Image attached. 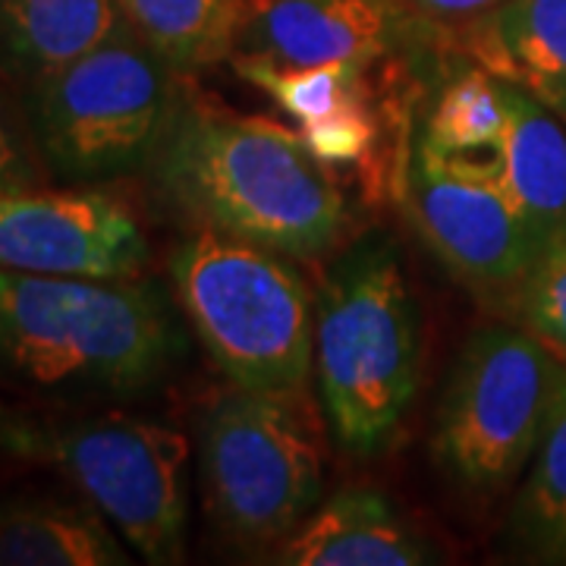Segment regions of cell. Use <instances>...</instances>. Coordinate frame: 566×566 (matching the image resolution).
<instances>
[{
  "mask_svg": "<svg viewBox=\"0 0 566 566\" xmlns=\"http://www.w3.org/2000/svg\"><path fill=\"white\" fill-rule=\"evenodd\" d=\"M506 126L491 151L457 155L479 167L547 243L566 223V123L528 92L504 82Z\"/></svg>",
  "mask_w": 566,
  "mask_h": 566,
  "instance_id": "obj_14",
  "label": "cell"
},
{
  "mask_svg": "<svg viewBox=\"0 0 566 566\" xmlns=\"http://www.w3.org/2000/svg\"><path fill=\"white\" fill-rule=\"evenodd\" d=\"M233 70L290 114L308 151L327 167H363L381 145V111L365 63L283 66L230 57Z\"/></svg>",
  "mask_w": 566,
  "mask_h": 566,
  "instance_id": "obj_12",
  "label": "cell"
},
{
  "mask_svg": "<svg viewBox=\"0 0 566 566\" xmlns=\"http://www.w3.org/2000/svg\"><path fill=\"white\" fill-rule=\"evenodd\" d=\"M32 180L29 177V161L22 155V145L13 133V126L7 123L0 111V182H20Z\"/></svg>",
  "mask_w": 566,
  "mask_h": 566,
  "instance_id": "obj_23",
  "label": "cell"
},
{
  "mask_svg": "<svg viewBox=\"0 0 566 566\" xmlns=\"http://www.w3.org/2000/svg\"><path fill=\"white\" fill-rule=\"evenodd\" d=\"M180 312L230 385L303 397L315 303L286 255L202 227L170 255Z\"/></svg>",
  "mask_w": 566,
  "mask_h": 566,
  "instance_id": "obj_4",
  "label": "cell"
},
{
  "mask_svg": "<svg viewBox=\"0 0 566 566\" xmlns=\"http://www.w3.org/2000/svg\"><path fill=\"white\" fill-rule=\"evenodd\" d=\"M406 205L444 268L479 296H510L545 243L504 189L479 167L441 158L416 139L406 167Z\"/></svg>",
  "mask_w": 566,
  "mask_h": 566,
  "instance_id": "obj_9",
  "label": "cell"
},
{
  "mask_svg": "<svg viewBox=\"0 0 566 566\" xmlns=\"http://www.w3.org/2000/svg\"><path fill=\"white\" fill-rule=\"evenodd\" d=\"M450 44L566 123V0H501L460 22Z\"/></svg>",
  "mask_w": 566,
  "mask_h": 566,
  "instance_id": "obj_13",
  "label": "cell"
},
{
  "mask_svg": "<svg viewBox=\"0 0 566 566\" xmlns=\"http://www.w3.org/2000/svg\"><path fill=\"white\" fill-rule=\"evenodd\" d=\"M497 3L501 0H400L406 13L416 17L422 25H460Z\"/></svg>",
  "mask_w": 566,
  "mask_h": 566,
  "instance_id": "obj_22",
  "label": "cell"
},
{
  "mask_svg": "<svg viewBox=\"0 0 566 566\" xmlns=\"http://www.w3.org/2000/svg\"><path fill=\"white\" fill-rule=\"evenodd\" d=\"M148 255L136 214L95 186L0 182V271L139 277Z\"/></svg>",
  "mask_w": 566,
  "mask_h": 566,
  "instance_id": "obj_10",
  "label": "cell"
},
{
  "mask_svg": "<svg viewBox=\"0 0 566 566\" xmlns=\"http://www.w3.org/2000/svg\"><path fill=\"white\" fill-rule=\"evenodd\" d=\"M419 25L400 0H249L233 57L283 66L365 63L400 51Z\"/></svg>",
  "mask_w": 566,
  "mask_h": 566,
  "instance_id": "obj_11",
  "label": "cell"
},
{
  "mask_svg": "<svg viewBox=\"0 0 566 566\" xmlns=\"http://www.w3.org/2000/svg\"><path fill=\"white\" fill-rule=\"evenodd\" d=\"M186 353L158 283L0 271V378L44 394L136 397Z\"/></svg>",
  "mask_w": 566,
  "mask_h": 566,
  "instance_id": "obj_2",
  "label": "cell"
},
{
  "mask_svg": "<svg viewBox=\"0 0 566 566\" xmlns=\"http://www.w3.org/2000/svg\"><path fill=\"white\" fill-rule=\"evenodd\" d=\"M434 551L378 491L346 488L315 506L274 551L283 566H419Z\"/></svg>",
  "mask_w": 566,
  "mask_h": 566,
  "instance_id": "obj_15",
  "label": "cell"
},
{
  "mask_svg": "<svg viewBox=\"0 0 566 566\" xmlns=\"http://www.w3.org/2000/svg\"><path fill=\"white\" fill-rule=\"evenodd\" d=\"M0 447L54 465L145 564H180L189 532V441L145 416L35 419L0 406Z\"/></svg>",
  "mask_w": 566,
  "mask_h": 566,
  "instance_id": "obj_5",
  "label": "cell"
},
{
  "mask_svg": "<svg viewBox=\"0 0 566 566\" xmlns=\"http://www.w3.org/2000/svg\"><path fill=\"white\" fill-rule=\"evenodd\" d=\"M504 126V82L482 66H469L463 76H453L441 88L416 139L441 158L479 155L501 142Z\"/></svg>",
  "mask_w": 566,
  "mask_h": 566,
  "instance_id": "obj_20",
  "label": "cell"
},
{
  "mask_svg": "<svg viewBox=\"0 0 566 566\" xmlns=\"http://www.w3.org/2000/svg\"><path fill=\"white\" fill-rule=\"evenodd\" d=\"M199 479L223 538L274 554L322 501V447L300 397L218 394L199 419Z\"/></svg>",
  "mask_w": 566,
  "mask_h": 566,
  "instance_id": "obj_6",
  "label": "cell"
},
{
  "mask_svg": "<svg viewBox=\"0 0 566 566\" xmlns=\"http://www.w3.org/2000/svg\"><path fill=\"white\" fill-rule=\"evenodd\" d=\"M164 202L237 240L315 259L344 243L349 208L334 167L277 120L237 114L180 85L142 167Z\"/></svg>",
  "mask_w": 566,
  "mask_h": 566,
  "instance_id": "obj_1",
  "label": "cell"
},
{
  "mask_svg": "<svg viewBox=\"0 0 566 566\" xmlns=\"http://www.w3.org/2000/svg\"><path fill=\"white\" fill-rule=\"evenodd\" d=\"M129 551L88 501L17 497L0 504V566H126Z\"/></svg>",
  "mask_w": 566,
  "mask_h": 566,
  "instance_id": "obj_17",
  "label": "cell"
},
{
  "mask_svg": "<svg viewBox=\"0 0 566 566\" xmlns=\"http://www.w3.org/2000/svg\"><path fill=\"white\" fill-rule=\"evenodd\" d=\"M510 538L528 560L566 564V365L526 482L510 510Z\"/></svg>",
  "mask_w": 566,
  "mask_h": 566,
  "instance_id": "obj_19",
  "label": "cell"
},
{
  "mask_svg": "<svg viewBox=\"0 0 566 566\" xmlns=\"http://www.w3.org/2000/svg\"><path fill=\"white\" fill-rule=\"evenodd\" d=\"M564 356L528 327L494 324L463 346L434 419L431 453L457 488L497 497L542 441Z\"/></svg>",
  "mask_w": 566,
  "mask_h": 566,
  "instance_id": "obj_8",
  "label": "cell"
},
{
  "mask_svg": "<svg viewBox=\"0 0 566 566\" xmlns=\"http://www.w3.org/2000/svg\"><path fill=\"white\" fill-rule=\"evenodd\" d=\"M513 303L523 327L566 359V223L538 252Z\"/></svg>",
  "mask_w": 566,
  "mask_h": 566,
  "instance_id": "obj_21",
  "label": "cell"
},
{
  "mask_svg": "<svg viewBox=\"0 0 566 566\" xmlns=\"http://www.w3.org/2000/svg\"><path fill=\"white\" fill-rule=\"evenodd\" d=\"M126 25L174 73L230 61L249 0H117Z\"/></svg>",
  "mask_w": 566,
  "mask_h": 566,
  "instance_id": "obj_18",
  "label": "cell"
},
{
  "mask_svg": "<svg viewBox=\"0 0 566 566\" xmlns=\"http://www.w3.org/2000/svg\"><path fill=\"white\" fill-rule=\"evenodd\" d=\"M123 22L117 0H0V70L32 88Z\"/></svg>",
  "mask_w": 566,
  "mask_h": 566,
  "instance_id": "obj_16",
  "label": "cell"
},
{
  "mask_svg": "<svg viewBox=\"0 0 566 566\" xmlns=\"http://www.w3.org/2000/svg\"><path fill=\"white\" fill-rule=\"evenodd\" d=\"M315 378L337 441L356 457L385 450L419 387V305L394 240L331 268L315 300Z\"/></svg>",
  "mask_w": 566,
  "mask_h": 566,
  "instance_id": "obj_3",
  "label": "cell"
},
{
  "mask_svg": "<svg viewBox=\"0 0 566 566\" xmlns=\"http://www.w3.org/2000/svg\"><path fill=\"white\" fill-rule=\"evenodd\" d=\"M177 76L123 22L111 39L35 82L32 136L51 174L88 186L142 170L174 111Z\"/></svg>",
  "mask_w": 566,
  "mask_h": 566,
  "instance_id": "obj_7",
  "label": "cell"
}]
</instances>
